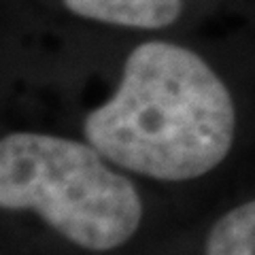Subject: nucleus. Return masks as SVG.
<instances>
[{"label":"nucleus","mask_w":255,"mask_h":255,"mask_svg":"<svg viewBox=\"0 0 255 255\" xmlns=\"http://www.w3.org/2000/svg\"><path fill=\"white\" fill-rule=\"evenodd\" d=\"M236 111L219 75L187 47L149 41L126 58L115 94L83 132L111 164L157 181L211 172L234 142Z\"/></svg>","instance_id":"f257e3e1"},{"label":"nucleus","mask_w":255,"mask_h":255,"mask_svg":"<svg viewBox=\"0 0 255 255\" xmlns=\"http://www.w3.org/2000/svg\"><path fill=\"white\" fill-rule=\"evenodd\" d=\"M0 206L38 215L87 251L126 245L142 219L134 183L98 149L41 132H11L0 140Z\"/></svg>","instance_id":"f03ea898"},{"label":"nucleus","mask_w":255,"mask_h":255,"mask_svg":"<svg viewBox=\"0 0 255 255\" xmlns=\"http://www.w3.org/2000/svg\"><path fill=\"white\" fill-rule=\"evenodd\" d=\"M62 2L77 17L138 30L166 28L183 13V0H62Z\"/></svg>","instance_id":"7ed1b4c3"},{"label":"nucleus","mask_w":255,"mask_h":255,"mask_svg":"<svg viewBox=\"0 0 255 255\" xmlns=\"http://www.w3.org/2000/svg\"><path fill=\"white\" fill-rule=\"evenodd\" d=\"M204 255H255V200L236 206L215 223Z\"/></svg>","instance_id":"20e7f679"}]
</instances>
